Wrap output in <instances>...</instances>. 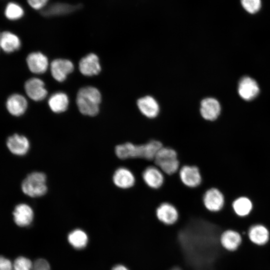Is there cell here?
<instances>
[{
    "mask_svg": "<svg viewBox=\"0 0 270 270\" xmlns=\"http://www.w3.org/2000/svg\"></svg>",
    "mask_w": 270,
    "mask_h": 270,
    "instance_id": "35",
    "label": "cell"
},
{
    "mask_svg": "<svg viewBox=\"0 0 270 270\" xmlns=\"http://www.w3.org/2000/svg\"><path fill=\"white\" fill-rule=\"evenodd\" d=\"M153 163L168 176L177 174L181 166L177 152L168 146H162L158 150Z\"/></svg>",
    "mask_w": 270,
    "mask_h": 270,
    "instance_id": "3",
    "label": "cell"
},
{
    "mask_svg": "<svg viewBox=\"0 0 270 270\" xmlns=\"http://www.w3.org/2000/svg\"><path fill=\"white\" fill-rule=\"evenodd\" d=\"M155 214L157 220L160 223L168 226L174 224L180 218L178 208L168 202L160 204L156 209Z\"/></svg>",
    "mask_w": 270,
    "mask_h": 270,
    "instance_id": "7",
    "label": "cell"
},
{
    "mask_svg": "<svg viewBox=\"0 0 270 270\" xmlns=\"http://www.w3.org/2000/svg\"><path fill=\"white\" fill-rule=\"evenodd\" d=\"M20 46V40L14 34L9 31L0 34V47L5 52H13L18 50Z\"/></svg>",
    "mask_w": 270,
    "mask_h": 270,
    "instance_id": "20",
    "label": "cell"
},
{
    "mask_svg": "<svg viewBox=\"0 0 270 270\" xmlns=\"http://www.w3.org/2000/svg\"><path fill=\"white\" fill-rule=\"evenodd\" d=\"M220 110V105L214 98H205L200 102V114L202 118L206 120L214 121L216 120Z\"/></svg>",
    "mask_w": 270,
    "mask_h": 270,
    "instance_id": "13",
    "label": "cell"
},
{
    "mask_svg": "<svg viewBox=\"0 0 270 270\" xmlns=\"http://www.w3.org/2000/svg\"><path fill=\"white\" fill-rule=\"evenodd\" d=\"M6 108L10 114L19 116L22 115L26 110L28 102L26 98L18 94L10 95L6 100Z\"/></svg>",
    "mask_w": 270,
    "mask_h": 270,
    "instance_id": "18",
    "label": "cell"
},
{
    "mask_svg": "<svg viewBox=\"0 0 270 270\" xmlns=\"http://www.w3.org/2000/svg\"><path fill=\"white\" fill-rule=\"evenodd\" d=\"M235 213L240 216H244L250 212L252 205L250 199L246 197H240L235 200L232 204Z\"/></svg>",
    "mask_w": 270,
    "mask_h": 270,
    "instance_id": "26",
    "label": "cell"
},
{
    "mask_svg": "<svg viewBox=\"0 0 270 270\" xmlns=\"http://www.w3.org/2000/svg\"><path fill=\"white\" fill-rule=\"evenodd\" d=\"M112 181L118 188L128 190L134 186L136 178L134 172L130 169L125 166H120L114 171Z\"/></svg>",
    "mask_w": 270,
    "mask_h": 270,
    "instance_id": "9",
    "label": "cell"
},
{
    "mask_svg": "<svg viewBox=\"0 0 270 270\" xmlns=\"http://www.w3.org/2000/svg\"><path fill=\"white\" fill-rule=\"evenodd\" d=\"M12 215L15 223L21 227L30 226L34 217L33 210L25 203L17 204L14 210Z\"/></svg>",
    "mask_w": 270,
    "mask_h": 270,
    "instance_id": "15",
    "label": "cell"
},
{
    "mask_svg": "<svg viewBox=\"0 0 270 270\" xmlns=\"http://www.w3.org/2000/svg\"><path fill=\"white\" fill-rule=\"evenodd\" d=\"M162 146L161 142L154 139L139 144L127 142L116 145L114 152L121 160H142L154 164V157Z\"/></svg>",
    "mask_w": 270,
    "mask_h": 270,
    "instance_id": "1",
    "label": "cell"
},
{
    "mask_svg": "<svg viewBox=\"0 0 270 270\" xmlns=\"http://www.w3.org/2000/svg\"><path fill=\"white\" fill-rule=\"evenodd\" d=\"M32 270H50V266L46 260L40 258L34 262Z\"/></svg>",
    "mask_w": 270,
    "mask_h": 270,
    "instance_id": "30",
    "label": "cell"
},
{
    "mask_svg": "<svg viewBox=\"0 0 270 270\" xmlns=\"http://www.w3.org/2000/svg\"><path fill=\"white\" fill-rule=\"evenodd\" d=\"M259 87L256 82L249 76L242 77L238 85V92L244 100L249 101L254 98L258 94Z\"/></svg>",
    "mask_w": 270,
    "mask_h": 270,
    "instance_id": "11",
    "label": "cell"
},
{
    "mask_svg": "<svg viewBox=\"0 0 270 270\" xmlns=\"http://www.w3.org/2000/svg\"><path fill=\"white\" fill-rule=\"evenodd\" d=\"M76 102L79 110L82 114L95 116L98 112L101 94L96 88L84 87L78 90Z\"/></svg>",
    "mask_w": 270,
    "mask_h": 270,
    "instance_id": "2",
    "label": "cell"
},
{
    "mask_svg": "<svg viewBox=\"0 0 270 270\" xmlns=\"http://www.w3.org/2000/svg\"><path fill=\"white\" fill-rule=\"evenodd\" d=\"M0 270H13L11 261L2 256H0Z\"/></svg>",
    "mask_w": 270,
    "mask_h": 270,
    "instance_id": "32",
    "label": "cell"
},
{
    "mask_svg": "<svg viewBox=\"0 0 270 270\" xmlns=\"http://www.w3.org/2000/svg\"><path fill=\"white\" fill-rule=\"evenodd\" d=\"M112 270H129L126 267L122 264H118L112 268Z\"/></svg>",
    "mask_w": 270,
    "mask_h": 270,
    "instance_id": "33",
    "label": "cell"
},
{
    "mask_svg": "<svg viewBox=\"0 0 270 270\" xmlns=\"http://www.w3.org/2000/svg\"><path fill=\"white\" fill-rule=\"evenodd\" d=\"M29 5L34 9L42 10L46 5L48 0H27Z\"/></svg>",
    "mask_w": 270,
    "mask_h": 270,
    "instance_id": "31",
    "label": "cell"
},
{
    "mask_svg": "<svg viewBox=\"0 0 270 270\" xmlns=\"http://www.w3.org/2000/svg\"><path fill=\"white\" fill-rule=\"evenodd\" d=\"M74 68L72 62L65 59H56L50 64V71L52 77L57 81L62 82Z\"/></svg>",
    "mask_w": 270,
    "mask_h": 270,
    "instance_id": "14",
    "label": "cell"
},
{
    "mask_svg": "<svg viewBox=\"0 0 270 270\" xmlns=\"http://www.w3.org/2000/svg\"><path fill=\"white\" fill-rule=\"evenodd\" d=\"M142 179L145 185L152 190H158L164 185L166 176L156 166L152 164L142 170Z\"/></svg>",
    "mask_w": 270,
    "mask_h": 270,
    "instance_id": "8",
    "label": "cell"
},
{
    "mask_svg": "<svg viewBox=\"0 0 270 270\" xmlns=\"http://www.w3.org/2000/svg\"><path fill=\"white\" fill-rule=\"evenodd\" d=\"M24 90L28 96L35 101L44 100L48 94L44 82L36 78H30L25 82Z\"/></svg>",
    "mask_w": 270,
    "mask_h": 270,
    "instance_id": "12",
    "label": "cell"
},
{
    "mask_svg": "<svg viewBox=\"0 0 270 270\" xmlns=\"http://www.w3.org/2000/svg\"><path fill=\"white\" fill-rule=\"evenodd\" d=\"M24 14L22 7L14 2H9L4 10L6 17L12 20H17L21 18Z\"/></svg>",
    "mask_w": 270,
    "mask_h": 270,
    "instance_id": "27",
    "label": "cell"
},
{
    "mask_svg": "<svg viewBox=\"0 0 270 270\" xmlns=\"http://www.w3.org/2000/svg\"><path fill=\"white\" fill-rule=\"evenodd\" d=\"M202 202L206 210L210 212H216L223 208L224 204V197L218 188L211 187L204 192Z\"/></svg>",
    "mask_w": 270,
    "mask_h": 270,
    "instance_id": "6",
    "label": "cell"
},
{
    "mask_svg": "<svg viewBox=\"0 0 270 270\" xmlns=\"http://www.w3.org/2000/svg\"><path fill=\"white\" fill-rule=\"evenodd\" d=\"M240 2L243 8L251 14L258 12L262 6L261 0H241Z\"/></svg>",
    "mask_w": 270,
    "mask_h": 270,
    "instance_id": "28",
    "label": "cell"
},
{
    "mask_svg": "<svg viewBox=\"0 0 270 270\" xmlns=\"http://www.w3.org/2000/svg\"><path fill=\"white\" fill-rule=\"evenodd\" d=\"M220 241L222 246L228 251L238 249L242 242V237L237 232L228 230L220 235Z\"/></svg>",
    "mask_w": 270,
    "mask_h": 270,
    "instance_id": "21",
    "label": "cell"
},
{
    "mask_svg": "<svg viewBox=\"0 0 270 270\" xmlns=\"http://www.w3.org/2000/svg\"><path fill=\"white\" fill-rule=\"evenodd\" d=\"M68 98L67 95L62 92L55 93L51 96L48 100L51 110L56 113L64 112L68 106Z\"/></svg>",
    "mask_w": 270,
    "mask_h": 270,
    "instance_id": "24",
    "label": "cell"
},
{
    "mask_svg": "<svg viewBox=\"0 0 270 270\" xmlns=\"http://www.w3.org/2000/svg\"><path fill=\"white\" fill-rule=\"evenodd\" d=\"M26 63L29 70L36 74L45 72L48 66L47 57L40 52L30 54L26 58Z\"/></svg>",
    "mask_w": 270,
    "mask_h": 270,
    "instance_id": "17",
    "label": "cell"
},
{
    "mask_svg": "<svg viewBox=\"0 0 270 270\" xmlns=\"http://www.w3.org/2000/svg\"><path fill=\"white\" fill-rule=\"evenodd\" d=\"M21 188L22 192L28 196H43L48 191L46 175L42 172H32L24 180Z\"/></svg>",
    "mask_w": 270,
    "mask_h": 270,
    "instance_id": "4",
    "label": "cell"
},
{
    "mask_svg": "<svg viewBox=\"0 0 270 270\" xmlns=\"http://www.w3.org/2000/svg\"><path fill=\"white\" fill-rule=\"evenodd\" d=\"M178 174L182 184L190 188H197L202 182V176L200 169L195 165L181 166Z\"/></svg>",
    "mask_w": 270,
    "mask_h": 270,
    "instance_id": "5",
    "label": "cell"
},
{
    "mask_svg": "<svg viewBox=\"0 0 270 270\" xmlns=\"http://www.w3.org/2000/svg\"><path fill=\"white\" fill-rule=\"evenodd\" d=\"M170 270H182L180 268L178 267H174L172 268H171Z\"/></svg>",
    "mask_w": 270,
    "mask_h": 270,
    "instance_id": "34",
    "label": "cell"
},
{
    "mask_svg": "<svg viewBox=\"0 0 270 270\" xmlns=\"http://www.w3.org/2000/svg\"><path fill=\"white\" fill-rule=\"evenodd\" d=\"M32 267L31 260L24 256L17 258L13 264V270H32Z\"/></svg>",
    "mask_w": 270,
    "mask_h": 270,
    "instance_id": "29",
    "label": "cell"
},
{
    "mask_svg": "<svg viewBox=\"0 0 270 270\" xmlns=\"http://www.w3.org/2000/svg\"><path fill=\"white\" fill-rule=\"evenodd\" d=\"M80 6H72L66 4L56 3L45 6L40 14L45 16H60L70 14L78 9Z\"/></svg>",
    "mask_w": 270,
    "mask_h": 270,
    "instance_id": "22",
    "label": "cell"
},
{
    "mask_svg": "<svg viewBox=\"0 0 270 270\" xmlns=\"http://www.w3.org/2000/svg\"><path fill=\"white\" fill-rule=\"evenodd\" d=\"M248 236L252 242L258 246L266 244L270 238L268 230L262 224H256L251 226L248 230Z\"/></svg>",
    "mask_w": 270,
    "mask_h": 270,
    "instance_id": "23",
    "label": "cell"
},
{
    "mask_svg": "<svg viewBox=\"0 0 270 270\" xmlns=\"http://www.w3.org/2000/svg\"><path fill=\"white\" fill-rule=\"evenodd\" d=\"M6 144L8 150L12 154L18 156L26 154L30 148V143L28 138L17 134L9 136Z\"/></svg>",
    "mask_w": 270,
    "mask_h": 270,
    "instance_id": "10",
    "label": "cell"
},
{
    "mask_svg": "<svg viewBox=\"0 0 270 270\" xmlns=\"http://www.w3.org/2000/svg\"><path fill=\"white\" fill-rule=\"evenodd\" d=\"M79 69L86 76L98 74L101 70L98 56L94 54H90L82 58L79 62Z\"/></svg>",
    "mask_w": 270,
    "mask_h": 270,
    "instance_id": "16",
    "label": "cell"
},
{
    "mask_svg": "<svg viewBox=\"0 0 270 270\" xmlns=\"http://www.w3.org/2000/svg\"><path fill=\"white\" fill-rule=\"evenodd\" d=\"M137 105L142 114L148 118H155L159 113L158 104L151 96H147L139 98Z\"/></svg>",
    "mask_w": 270,
    "mask_h": 270,
    "instance_id": "19",
    "label": "cell"
},
{
    "mask_svg": "<svg viewBox=\"0 0 270 270\" xmlns=\"http://www.w3.org/2000/svg\"><path fill=\"white\" fill-rule=\"evenodd\" d=\"M68 239L70 245L76 250L85 248L88 242L86 234L82 230L76 229L68 235Z\"/></svg>",
    "mask_w": 270,
    "mask_h": 270,
    "instance_id": "25",
    "label": "cell"
}]
</instances>
